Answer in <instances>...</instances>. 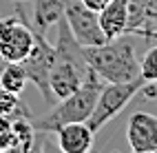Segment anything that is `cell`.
Instances as JSON below:
<instances>
[{"label": "cell", "mask_w": 157, "mask_h": 153, "mask_svg": "<svg viewBox=\"0 0 157 153\" xmlns=\"http://www.w3.org/2000/svg\"><path fill=\"white\" fill-rule=\"evenodd\" d=\"M140 78L146 84H157V45L151 47L140 60Z\"/></svg>", "instance_id": "cell-15"}, {"label": "cell", "mask_w": 157, "mask_h": 153, "mask_svg": "<svg viewBox=\"0 0 157 153\" xmlns=\"http://www.w3.org/2000/svg\"><path fill=\"white\" fill-rule=\"evenodd\" d=\"M11 120L0 116V153L11 151Z\"/></svg>", "instance_id": "cell-16"}, {"label": "cell", "mask_w": 157, "mask_h": 153, "mask_svg": "<svg viewBox=\"0 0 157 153\" xmlns=\"http://www.w3.org/2000/svg\"><path fill=\"white\" fill-rule=\"evenodd\" d=\"M64 20L71 29L73 38L82 47H98L106 42L102 27H100V16L98 11L82 5L80 0H67L64 5Z\"/></svg>", "instance_id": "cell-6"}, {"label": "cell", "mask_w": 157, "mask_h": 153, "mask_svg": "<svg viewBox=\"0 0 157 153\" xmlns=\"http://www.w3.org/2000/svg\"><path fill=\"white\" fill-rule=\"evenodd\" d=\"M51 62H53V45L47 40V36L36 33V42L33 49L29 51V56L22 60V67L27 71L29 82H33V87L40 91V96L44 98V102H53V93L49 87V71H51Z\"/></svg>", "instance_id": "cell-7"}, {"label": "cell", "mask_w": 157, "mask_h": 153, "mask_svg": "<svg viewBox=\"0 0 157 153\" xmlns=\"http://www.w3.org/2000/svg\"><path fill=\"white\" fill-rule=\"evenodd\" d=\"M56 138L62 153H89L95 142V131L86 122H71L56 131Z\"/></svg>", "instance_id": "cell-10"}, {"label": "cell", "mask_w": 157, "mask_h": 153, "mask_svg": "<svg viewBox=\"0 0 157 153\" xmlns=\"http://www.w3.org/2000/svg\"><path fill=\"white\" fill-rule=\"evenodd\" d=\"M126 140L133 153H157V116L135 111L126 122Z\"/></svg>", "instance_id": "cell-8"}, {"label": "cell", "mask_w": 157, "mask_h": 153, "mask_svg": "<svg viewBox=\"0 0 157 153\" xmlns=\"http://www.w3.org/2000/svg\"><path fill=\"white\" fill-rule=\"evenodd\" d=\"M104 87V80L89 67L86 78L73 93H69L67 98L58 100V104L49 111L47 116L33 120V127L38 129V133L51 135L58 129H62L64 124L71 122H86L95 109V102L100 98V91Z\"/></svg>", "instance_id": "cell-2"}, {"label": "cell", "mask_w": 157, "mask_h": 153, "mask_svg": "<svg viewBox=\"0 0 157 153\" xmlns=\"http://www.w3.org/2000/svg\"><path fill=\"white\" fill-rule=\"evenodd\" d=\"M100 27L106 40H113L122 33H126V22H128V9L126 0H111L109 5H104L100 11Z\"/></svg>", "instance_id": "cell-11"}, {"label": "cell", "mask_w": 157, "mask_h": 153, "mask_svg": "<svg viewBox=\"0 0 157 153\" xmlns=\"http://www.w3.org/2000/svg\"><path fill=\"white\" fill-rule=\"evenodd\" d=\"M0 116L2 118H18V116H27V118H33L31 116L29 107L25 104L22 100H20L18 93H11V91H7L0 87Z\"/></svg>", "instance_id": "cell-14"}, {"label": "cell", "mask_w": 157, "mask_h": 153, "mask_svg": "<svg viewBox=\"0 0 157 153\" xmlns=\"http://www.w3.org/2000/svg\"><path fill=\"white\" fill-rule=\"evenodd\" d=\"M11 151L18 153H27V151H33L36 144V138H38V129L33 127V118H27V116H18L11 118Z\"/></svg>", "instance_id": "cell-12"}, {"label": "cell", "mask_w": 157, "mask_h": 153, "mask_svg": "<svg viewBox=\"0 0 157 153\" xmlns=\"http://www.w3.org/2000/svg\"><path fill=\"white\" fill-rule=\"evenodd\" d=\"M84 58L104 82H128L140 78V60L128 33L106 40L98 47H84Z\"/></svg>", "instance_id": "cell-3"}, {"label": "cell", "mask_w": 157, "mask_h": 153, "mask_svg": "<svg viewBox=\"0 0 157 153\" xmlns=\"http://www.w3.org/2000/svg\"><path fill=\"white\" fill-rule=\"evenodd\" d=\"M16 11L22 16L27 22L31 25L36 33L47 36L51 27H56L60 22V18L64 16V5L67 0H31V11L27 14L20 0H16Z\"/></svg>", "instance_id": "cell-9"}, {"label": "cell", "mask_w": 157, "mask_h": 153, "mask_svg": "<svg viewBox=\"0 0 157 153\" xmlns=\"http://www.w3.org/2000/svg\"><path fill=\"white\" fill-rule=\"evenodd\" d=\"M33 42L36 31L20 14L0 18V53L7 62H22L33 49Z\"/></svg>", "instance_id": "cell-5"}, {"label": "cell", "mask_w": 157, "mask_h": 153, "mask_svg": "<svg viewBox=\"0 0 157 153\" xmlns=\"http://www.w3.org/2000/svg\"><path fill=\"white\" fill-rule=\"evenodd\" d=\"M82 5H86L89 9H93V11H100V9L104 7V5H109L111 0H80Z\"/></svg>", "instance_id": "cell-17"}, {"label": "cell", "mask_w": 157, "mask_h": 153, "mask_svg": "<svg viewBox=\"0 0 157 153\" xmlns=\"http://www.w3.org/2000/svg\"><path fill=\"white\" fill-rule=\"evenodd\" d=\"M56 27H58V40L53 45V62H51V71H49V87H51L53 98L62 100L84 82L89 65L84 58V47L73 38L64 16L60 18V22Z\"/></svg>", "instance_id": "cell-1"}, {"label": "cell", "mask_w": 157, "mask_h": 153, "mask_svg": "<svg viewBox=\"0 0 157 153\" xmlns=\"http://www.w3.org/2000/svg\"><path fill=\"white\" fill-rule=\"evenodd\" d=\"M27 82H29V78H27V71H25L22 62H7V67L0 73V87L20 96L25 91Z\"/></svg>", "instance_id": "cell-13"}, {"label": "cell", "mask_w": 157, "mask_h": 153, "mask_svg": "<svg viewBox=\"0 0 157 153\" xmlns=\"http://www.w3.org/2000/svg\"><path fill=\"white\" fill-rule=\"evenodd\" d=\"M144 84L146 82L142 78L128 80V82H104L100 98L95 102V109H93L91 118L86 120V124L98 133L102 127H106L115 116L122 113L131 104V100L144 89Z\"/></svg>", "instance_id": "cell-4"}, {"label": "cell", "mask_w": 157, "mask_h": 153, "mask_svg": "<svg viewBox=\"0 0 157 153\" xmlns=\"http://www.w3.org/2000/svg\"><path fill=\"white\" fill-rule=\"evenodd\" d=\"M7 67V60H5V56L2 53H0V73H2V69Z\"/></svg>", "instance_id": "cell-18"}]
</instances>
